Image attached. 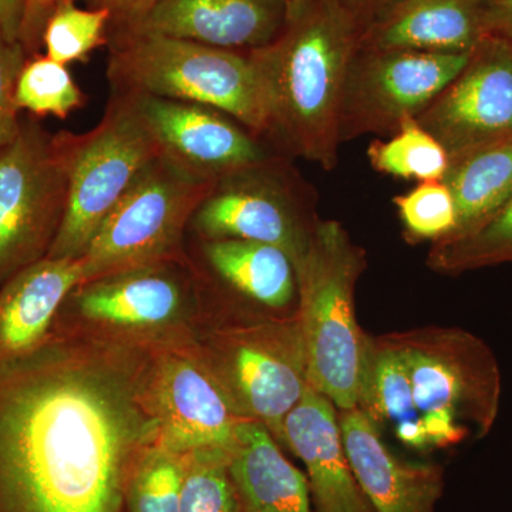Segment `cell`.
Wrapping results in <instances>:
<instances>
[{
	"label": "cell",
	"mask_w": 512,
	"mask_h": 512,
	"mask_svg": "<svg viewBox=\"0 0 512 512\" xmlns=\"http://www.w3.org/2000/svg\"><path fill=\"white\" fill-rule=\"evenodd\" d=\"M490 35L512 40V0H484Z\"/></svg>",
	"instance_id": "836d02e7"
},
{
	"label": "cell",
	"mask_w": 512,
	"mask_h": 512,
	"mask_svg": "<svg viewBox=\"0 0 512 512\" xmlns=\"http://www.w3.org/2000/svg\"><path fill=\"white\" fill-rule=\"evenodd\" d=\"M150 377L53 333L0 365V512H119L158 440Z\"/></svg>",
	"instance_id": "6da1fadb"
},
{
	"label": "cell",
	"mask_w": 512,
	"mask_h": 512,
	"mask_svg": "<svg viewBox=\"0 0 512 512\" xmlns=\"http://www.w3.org/2000/svg\"><path fill=\"white\" fill-rule=\"evenodd\" d=\"M417 120L450 161L512 137V40L485 36L464 69Z\"/></svg>",
	"instance_id": "7c38bea8"
},
{
	"label": "cell",
	"mask_w": 512,
	"mask_h": 512,
	"mask_svg": "<svg viewBox=\"0 0 512 512\" xmlns=\"http://www.w3.org/2000/svg\"><path fill=\"white\" fill-rule=\"evenodd\" d=\"M286 5V12H288V20L296 18L298 13L301 12L303 2L305 0H284Z\"/></svg>",
	"instance_id": "8d00e7d4"
},
{
	"label": "cell",
	"mask_w": 512,
	"mask_h": 512,
	"mask_svg": "<svg viewBox=\"0 0 512 512\" xmlns=\"http://www.w3.org/2000/svg\"><path fill=\"white\" fill-rule=\"evenodd\" d=\"M215 183L157 157L110 212L80 261L84 282L178 259L185 228Z\"/></svg>",
	"instance_id": "9c48e42d"
},
{
	"label": "cell",
	"mask_w": 512,
	"mask_h": 512,
	"mask_svg": "<svg viewBox=\"0 0 512 512\" xmlns=\"http://www.w3.org/2000/svg\"><path fill=\"white\" fill-rule=\"evenodd\" d=\"M343 446L360 490L375 512H434L444 490L437 464L403 460L362 410H339Z\"/></svg>",
	"instance_id": "9a60e30c"
},
{
	"label": "cell",
	"mask_w": 512,
	"mask_h": 512,
	"mask_svg": "<svg viewBox=\"0 0 512 512\" xmlns=\"http://www.w3.org/2000/svg\"><path fill=\"white\" fill-rule=\"evenodd\" d=\"M178 259L134 266L77 286L73 299L83 318L127 329H153L180 318L187 284L174 266Z\"/></svg>",
	"instance_id": "ac0fdd59"
},
{
	"label": "cell",
	"mask_w": 512,
	"mask_h": 512,
	"mask_svg": "<svg viewBox=\"0 0 512 512\" xmlns=\"http://www.w3.org/2000/svg\"><path fill=\"white\" fill-rule=\"evenodd\" d=\"M365 29L396 0H336Z\"/></svg>",
	"instance_id": "e575fe53"
},
{
	"label": "cell",
	"mask_w": 512,
	"mask_h": 512,
	"mask_svg": "<svg viewBox=\"0 0 512 512\" xmlns=\"http://www.w3.org/2000/svg\"><path fill=\"white\" fill-rule=\"evenodd\" d=\"M59 0H26L25 18L20 29L19 42L28 57L39 55L43 30Z\"/></svg>",
	"instance_id": "d6a6232c"
},
{
	"label": "cell",
	"mask_w": 512,
	"mask_h": 512,
	"mask_svg": "<svg viewBox=\"0 0 512 512\" xmlns=\"http://www.w3.org/2000/svg\"><path fill=\"white\" fill-rule=\"evenodd\" d=\"M282 444L303 461L318 512H375L350 468L339 410L328 397L306 387L286 414Z\"/></svg>",
	"instance_id": "e0dca14e"
},
{
	"label": "cell",
	"mask_w": 512,
	"mask_h": 512,
	"mask_svg": "<svg viewBox=\"0 0 512 512\" xmlns=\"http://www.w3.org/2000/svg\"><path fill=\"white\" fill-rule=\"evenodd\" d=\"M443 181L456 201L457 228L446 239L453 241L476 231L510 201L512 137L454 158Z\"/></svg>",
	"instance_id": "603a6c76"
},
{
	"label": "cell",
	"mask_w": 512,
	"mask_h": 512,
	"mask_svg": "<svg viewBox=\"0 0 512 512\" xmlns=\"http://www.w3.org/2000/svg\"><path fill=\"white\" fill-rule=\"evenodd\" d=\"M15 100L22 113L40 120L49 116L66 120L87 103L69 67L40 53L26 60L16 83Z\"/></svg>",
	"instance_id": "484cf974"
},
{
	"label": "cell",
	"mask_w": 512,
	"mask_h": 512,
	"mask_svg": "<svg viewBox=\"0 0 512 512\" xmlns=\"http://www.w3.org/2000/svg\"><path fill=\"white\" fill-rule=\"evenodd\" d=\"M157 444L177 454L218 451L232 456L242 421L204 366L170 357L150 377ZM249 420V419H248Z\"/></svg>",
	"instance_id": "5bb4252c"
},
{
	"label": "cell",
	"mask_w": 512,
	"mask_h": 512,
	"mask_svg": "<svg viewBox=\"0 0 512 512\" xmlns=\"http://www.w3.org/2000/svg\"><path fill=\"white\" fill-rule=\"evenodd\" d=\"M208 369L235 412L259 421L282 443L286 414L308 384L298 311L222 330Z\"/></svg>",
	"instance_id": "30bf717a"
},
{
	"label": "cell",
	"mask_w": 512,
	"mask_h": 512,
	"mask_svg": "<svg viewBox=\"0 0 512 512\" xmlns=\"http://www.w3.org/2000/svg\"><path fill=\"white\" fill-rule=\"evenodd\" d=\"M367 158L377 173L417 183L444 180L450 167L446 148L412 116L387 140H373Z\"/></svg>",
	"instance_id": "cb8c5ba5"
},
{
	"label": "cell",
	"mask_w": 512,
	"mask_h": 512,
	"mask_svg": "<svg viewBox=\"0 0 512 512\" xmlns=\"http://www.w3.org/2000/svg\"><path fill=\"white\" fill-rule=\"evenodd\" d=\"M74 2H79V0H74ZM82 2H86V3H87V5H89V6H90V5H92L93 0H82Z\"/></svg>",
	"instance_id": "74e56055"
},
{
	"label": "cell",
	"mask_w": 512,
	"mask_h": 512,
	"mask_svg": "<svg viewBox=\"0 0 512 512\" xmlns=\"http://www.w3.org/2000/svg\"><path fill=\"white\" fill-rule=\"evenodd\" d=\"M69 194L67 131L50 133L23 113L16 137L0 150V288L47 258Z\"/></svg>",
	"instance_id": "52a82bcc"
},
{
	"label": "cell",
	"mask_w": 512,
	"mask_h": 512,
	"mask_svg": "<svg viewBox=\"0 0 512 512\" xmlns=\"http://www.w3.org/2000/svg\"><path fill=\"white\" fill-rule=\"evenodd\" d=\"M488 35L484 0H396L362 30L360 47L470 53Z\"/></svg>",
	"instance_id": "d6986e66"
},
{
	"label": "cell",
	"mask_w": 512,
	"mask_h": 512,
	"mask_svg": "<svg viewBox=\"0 0 512 512\" xmlns=\"http://www.w3.org/2000/svg\"><path fill=\"white\" fill-rule=\"evenodd\" d=\"M470 53L356 50L339 111L340 143L366 134L392 136L404 117H417L456 79Z\"/></svg>",
	"instance_id": "8fae6325"
},
{
	"label": "cell",
	"mask_w": 512,
	"mask_h": 512,
	"mask_svg": "<svg viewBox=\"0 0 512 512\" xmlns=\"http://www.w3.org/2000/svg\"><path fill=\"white\" fill-rule=\"evenodd\" d=\"M228 470L242 512H313L308 478L259 421H242Z\"/></svg>",
	"instance_id": "44dd1931"
},
{
	"label": "cell",
	"mask_w": 512,
	"mask_h": 512,
	"mask_svg": "<svg viewBox=\"0 0 512 512\" xmlns=\"http://www.w3.org/2000/svg\"><path fill=\"white\" fill-rule=\"evenodd\" d=\"M84 282L80 259L45 258L0 288V365L39 348L70 293Z\"/></svg>",
	"instance_id": "ffe728a7"
},
{
	"label": "cell",
	"mask_w": 512,
	"mask_h": 512,
	"mask_svg": "<svg viewBox=\"0 0 512 512\" xmlns=\"http://www.w3.org/2000/svg\"><path fill=\"white\" fill-rule=\"evenodd\" d=\"M185 457L160 444L141 454L126 488L128 512H180Z\"/></svg>",
	"instance_id": "83f0119b"
},
{
	"label": "cell",
	"mask_w": 512,
	"mask_h": 512,
	"mask_svg": "<svg viewBox=\"0 0 512 512\" xmlns=\"http://www.w3.org/2000/svg\"><path fill=\"white\" fill-rule=\"evenodd\" d=\"M362 28L336 0H305L281 35L252 50L268 97V143L325 171L339 161V111Z\"/></svg>",
	"instance_id": "3957f363"
},
{
	"label": "cell",
	"mask_w": 512,
	"mask_h": 512,
	"mask_svg": "<svg viewBox=\"0 0 512 512\" xmlns=\"http://www.w3.org/2000/svg\"><path fill=\"white\" fill-rule=\"evenodd\" d=\"M180 512H242L229 474L231 456L218 451L184 454Z\"/></svg>",
	"instance_id": "f546056e"
},
{
	"label": "cell",
	"mask_w": 512,
	"mask_h": 512,
	"mask_svg": "<svg viewBox=\"0 0 512 512\" xmlns=\"http://www.w3.org/2000/svg\"><path fill=\"white\" fill-rule=\"evenodd\" d=\"M212 276L238 298L268 311L298 305V278L291 256L274 245L242 239L202 241Z\"/></svg>",
	"instance_id": "7402d4cb"
},
{
	"label": "cell",
	"mask_w": 512,
	"mask_h": 512,
	"mask_svg": "<svg viewBox=\"0 0 512 512\" xmlns=\"http://www.w3.org/2000/svg\"><path fill=\"white\" fill-rule=\"evenodd\" d=\"M28 59L20 42H13L0 30V150L20 128L23 113L16 106V83Z\"/></svg>",
	"instance_id": "4dcf8cb0"
},
{
	"label": "cell",
	"mask_w": 512,
	"mask_h": 512,
	"mask_svg": "<svg viewBox=\"0 0 512 512\" xmlns=\"http://www.w3.org/2000/svg\"><path fill=\"white\" fill-rule=\"evenodd\" d=\"M160 156L163 151L130 94L111 93L93 130L67 131V207L47 258H82L110 212Z\"/></svg>",
	"instance_id": "8992f818"
},
{
	"label": "cell",
	"mask_w": 512,
	"mask_h": 512,
	"mask_svg": "<svg viewBox=\"0 0 512 512\" xmlns=\"http://www.w3.org/2000/svg\"><path fill=\"white\" fill-rule=\"evenodd\" d=\"M25 9L26 0H0V30L13 42H19Z\"/></svg>",
	"instance_id": "d590c367"
},
{
	"label": "cell",
	"mask_w": 512,
	"mask_h": 512,
	"mask_svg": "<svg viewBox=\"0 0 512 512\" xmlns=\"http://www.w3.org/2000/svg\"><path fill=\"white\" fill-rule=\"evenodd\" d=\"M403 237L409 244H439L457 228V207L443 180L423 181L393 198Z\"/></svg>",
	"instance_id": "f1b7e54d"
},
{
	"label": "cell",
	"mask_w": 512,
	"mask_h": 512,
	"mask_svg": "<svg viewBox=\"0 0 512 512\" xmlns=\"http://www.w3.org/2000/svg\"><path fill=\"white\" fill-rule=\"evenodd\" d=\"M160 0H93L89 8H104L110 12L109 33L137 28Z\"/></svg>",
	"instance_id": "1f68e13d"
},
{
	"label": "cell",
	"mask_w": 512,
	"mask_h": 512,
	"mask_svg": "<svg viewBox=\"0 0 512 512\" xmlns=\"http://www.w3.org/2000/svg\"><path fill=\"white\" fill-rule=\"evenodd\" d=\"M318 195L275 154L221 178L194 212L190 228L202 241L242 239L281 248L293 264L308 252L318 227Z\"/></svg>",
	"instance_id": "ba28073f"
},
{
	"label": "cell",
	"mask_w": 512,
	"mask_h": 512,
	"mask_svg": "<svg viewBox=\"0 0 512 512\" xmlns=\"http://www.w3.org/2000/svg\"><path fill=\"white\" fill-rule=\"evenodd\" d=\"M508 262H512V197L476 231L434 244L427 256V265L446 275Z\"/></svg>",
	"instance_id": "d4e9b609"
},
{
	"label": "cell",
	"mask_w": 512,
	"mask_h": 512,
	"mask_svg": "<svg viewBox=\"0 0 512 512\" xmlns=\"http://www.w3.org/2000/svg\"><path fill=\"white\" fill-rule=\"evenodd\" d=\"M110 12L82 9L74 0H59L43 30L47 57L66 64L89 62L100 47L109 46Z\"/></svg>",
	"instance_id": "4316f807"
},
{
	"label": "cell",
	"mask_w": 512,
	"mask_h": 512,
	"mask_svg": "<svg viewBox=\"0 0 512 512\" xmlns=\"http://www.w3.org/2000/svg\"><path fill=\"white\" fill-rule=\"evenodd\" d=\"M286 23L284 0H160L137 28L124 32L249 52L274 42Z\"/></svg>",
	"instance_id": "2e32d148"
},
{
	"label": "cell",
	"mask_w": 512,
	"mask_h": 512,
	"mask_svg": "<svg viewBox=\"0 0 512 512\" xmlns=\"http://www.w3.org/2000/svg\"><path fill=\"white\" fill-rule=\"evenodd\" d=\"M163 156L201 180L221 178L278 151L234 117L204 104L130 94Z\"/></svg>",
	"instance_id": "4fadbf2b"
},
{
	"label": "cell",
	"mask_w": 512,
	"mask_h": 512,
	"mask_svg": "<svg viewBox=\"0 0 512 512\" xmlns=\"http://www.w3.org/2000/svg\"><path fill=\"white\" fill-rule=\"evenodd\" d=\"M107 47L111 93L204 104L234 117L268 143V97L252 50L218 49L144 32L109 33Z\"/></svg>",
	"instance_id": "277c9868"
},
{
	"label": "cell",
	"mask_w": 512,
	"mask_h": 512,
	"mask_svg": "<svg viewBox=\"0 0 512 512\" xmlns=\"http://www.w3.org/2000/svg\"><path fill=\"white\" fill-rule=\"evenodd\" d=\"M501 375L490 348L461 329L367 335L357 409L382 433L429 453L483 437L500 407Z\"/></svg>",
	"instance_id": "7a4b0ae2"
},
{
	"label": "cell",
	"mask_w": 512,
	"mask_h": 512,
	"mask_svg": "<svg viewBox=\"0 0 512 512\" xmlns=\"http://www.w3.org/2000/svg\"><path fill=\"white\" fill-rule=\"evenodd\" d=\"M366 265L365 249L340 222L320 220L295 266L308 384L338 410L359 404L367 333L357 323L355 289Z\"/></svg>",
	"instance_id": "5b68a950"
}]
</instances>
